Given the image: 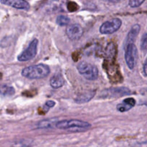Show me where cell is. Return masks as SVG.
Segmentation results:
<instances>
[{
  "label": "cell",
  "instance_id": "1",
  "mask_svg": "<svg viewBox=\"0 0 147 147\" xmlns=\"http://www.w3.org/2000/svg\"><path fill=\"white\" fill-rule=\"evenodd\" d=\"M50 73V67L44 64H38L26 67L22 70V76L29 79H42Z\"/></svg>",
  "mask_w": 147,
  "mask_h": 147
},
{
  "label": "cell",
  "instance_id": "2",
  "mask_svg": "<svg viewBox=\"0 0 147 147\" xmlns=\"http://www.w3.org/2000/svg\"><path fill=\"white\" fill-rule=\"evenodd\" d=\"M56 128L63 130H67L71 132L85 131L91 127L90 123L83 121L73 119V120H63L57 121Z\"/></svg>",
  "mask_w": 147,
  "mask_h": 147
},
{
  "label": "cell",
  "instance_id": "3",
  "mask_svg": "<svg viewBox=\"0 0 147 147\" xmlns=\"http://www.w3.org/2000/svg\"><path fill=\"white\" fill-rule=\"evenodd\" d=\"M77 70L84 78L88 80H95L98 77V70L96 66L87 62H80L78 64Z\"/></svg>",
  "mask_w": 147,
  "mask_h": 147
},
{
  "label": "cell",
  "instance_id": "4",
  "mask_svg": "<svg viewBox=\"0 0 147 147\" xmlns=\"http://www.w3.org/2000/svg\"><path fill=\"white\" fill-rule=\"evenodd\" d=\"M131 94V91L126 87L111 88L102 91L100 98H119L124 96Z\"/></svg>",
  "mask_w": 147,
  "mask_h": 147
},
{
  "label": "cell",
  "instance_id": "5",
  "mask_svg": "<svg viewBox=\"0 0 147 147\" xmlns=\"http://www.w3.org/2000/svg\"><path fill=\"white\" fill-rule=\"evenodd\" d=\"M138 60V50L134 43L126 45L125 51V60L129 69L132 70L136 66Z\"/></svg>",
  "mask_w": 147,
  "mask_h": 147
},
{
  "label": "cell",
  "instance_id": "6",
  "mask_svg": "<svg viewBox=\"0 0 147 147\" xmlns=\"http://www.w3.org/2000/svg\"><path fill=\"white\" fill-rule=\"evenodd\" d=\"M37 46H38V40L34 39L30 43L27 49L18 56L17 60L20 62H25L32 60L37 55Z\"/></svg>",
  "mask_w": 147,
  "mask_h": 147
},
{
  "label": "cell",
  "instance_id": "7",
  "mask_svg": "<svg viewBox=\"0 0 147 147\" xmlns=\"http://www.w3.org/2000/svg\"><path fill=\"white\" fill-rule=\"evenodd\" d=\"M122 24V21L119 18H114L105 22L100 27V32L103 34H113L119 30Z\"/></svg>",
  "mask_w": 147,
  "mask_h": 147
},
{
  "label": "cell",
  "instance_id": "8",
  "mask_svg": "<svg viewBox=\"0 0 147 147\" xmlns=\"http://www.w3.org/2000/svg\"><path fill=\"white\" fill-rule=\"evenodd\" d=\"M65 32L70 40H78L83 36V29L80 24H73L67 26Z\"/></svg>",
  "mask_w": 147,
  "mask_h": 147
},
{
  "label": "cell",
  "instance_id": "9",
  "mask_svg": "<svg viewBox=\"0 0 147 147\" xmlns=\"http://www.w3.org/2000/svg\"><path fill=\"white\" fill-rule=\"evenodd\" d=\"M67 4V0H51L46 7V11L52 13L64 11Z\"/></svg>",
  "mask_w": 147,
  "mask_h": 147
},
{
  "label": "cell",
  "instance_id": "10",
  "mask_svg": "<svg viewBox=\"0 0 147 147\" xmlns=\"http://www.w3.org/2000/svg\"><path fill=\"white\" fill-rule=\"evenodd\" d=\"M1 3L18 9L28 10L30 8V4L26 0H1Z\"/></svg>",
  "mask_w": 147,
  "mask_h": 147
},
{
  "label": "cell",
  "instance_id": "11",
  "mask_svg": "<svg viewBox=\"0 0 147 147\" xmlns=\"http://www.w3.org/2000/svg\"><path fill=\"white\" fill-rule=\"evenodd\" d=\"M136 105V100L133 98H127L124 99L121 103H119L116 106L117 110L121 113L129 111Z\"/></svg>",
  "mask_w": 147,
  "mask_h": 147
},
{
  "label": "cell",
  "instance_id": "12",
  "mask_svg": "<svg viewBox=\"0 0 147 147\" xmlns=\"http://www.w3.org/2000/svg\"><path fill=\"white\" fill-rule=\"evenodd\" d=\"M96 94V90H89V91L84 92L83 93L79 94L75 99V102L78 104H82V103H88L90 101L92 98Z\"/></svg>",
  "mask_w": 147,
  "mask_h": 147
},
{
  "label": "cell",
  "instance_id": "13",
  "mask_svg": "<svg viewBox=\"0 0 147 147\" xmlns=\"http://www.w3.org/2000/svg\"><path fill=\"white\" fill-rule=\"evenodd\" d=\"M139 32H140V25L139 24H134L131 27L129 32L128 33L127 37H126V45H128L130 43L134 42Z\"/></svg>",
  "mask_w": 147,
  "mask_h": 147
},
{
  "label": "cell",
  "instance_id": "14",
  "mask_svg": "<svg viewBox=\"0 0 147 147\" xmlns=\"http://www.w3.org/2000/svg\"><path fill=\"white\" fill-rule=\"evenodd\" d=\"M50 84L52 88L55 89H57L61 88L64 84V78L63 76L60 73L55 74L53 77L50 78Z\"/></svg>",
  "mask_w": 147,
  "mask_h": 147
},
{
  "label": "cell",
  "instance_id": "15",
  "mask_svg": "<svg viewBox=\"0 0 147 147\" xmlns=\"http://www.w3.org/2000/svg\"><path fill=\"white\" fill-rule=\"evenodd\" d=\"M58 120L57 119H49L41 121L37 123V126L38 129H50L53 126H56V123Z\"/></svg>",
  "mask_w": 147,
  "mask_h": 147
},
{
  "label": "cell",
  "instance_id": "16",
  "mask_svg": "<svg viewBox=\"0 0 147 147\" xmlns=\"http://www.w3.org/2000/svg\"><path fill=\"white\" fill-rule=\"evenodd\" d=\"M33 143L32 139H23L17 140L11 144V147H29L31 146Z\"/></svg>",
  "mask_w": 147,
  "mask_h": 147
},
{
  "label": "cell",
  "instance_id": "17",
  "mask_svg": "<svg viewBox=\"0 0 147 147\" xmlns=\"http://www.w3.org/2000/svg\"><path fill=\"white\" fill-rule=\"evenodd\" d=\"M15 93L14 88L8 86L7 85H2L1 87V95L4 96H13Z\"/></svg>",
  "mask_w": 147,
  "mask_h": 147
},
{
  "label": "cell",
  "instance_id": "18",
  "mask_svg": "<svg viewBox=\"0 0 147 147\" xmlns=\"http://www.w3.org/2000/svg\"><path fill=\"white\" fill-rule=\"evenodd\" d=\"M70 22V18L64 15H60L56 18V23L60 26L68 25Z\"/></svg>",
  "mask_w": 147,
  "mask_h": 147
},
{
  "label": "cell",
  "instance_id": "19",
  "mask_svg": "<svg viewBox=\"0 0 147 147\" xmlns=\"http://www.w3.org/2000/svg\"><path fill=\"white\" fill-rule=\"evenodd\" d=\"M141 50L144 53H147V33L143 34L141 40Z\"/></svg>",
  "mask_w": 147,
  "mask_h": 147
},
{
  "label": "cell",
  "instance_id": "20",
  "mask_svg": "<svg viewBox=\"0 0 147 147\" xmlns=\"http://www.w3.org/2000/svg\"><path fill=\"white\" fill-rule=\"evenodd\" d=\"M144 1L145 0H129V4L132 8H136L140 7Z\"/></svg>",
  "mask_w": 147,
  "mask_h": 147
},
{
  "label": "cell",
  "instance_id": "21",
  "mask_svg": "<svg viewBox=\"0 0 147 147\" xmlns=\"http://www.w3.org/2000/svg\"><path fill=\"white\" fill-rule=\"evenodd\" d=\"M45 105L49 108H53V106H55V102L54 100H47L45 103Z\"/></svg>",
  "mask_w": 147,
  "mask_h": 147
},
{
  "label": "cell",
  "instance_id": "22",
  "mask_svg": "<svg viewBox=\"0 0 147 147\" xmlns=\"http://www.w3.org/2000/svg\"><path fill=\"white\" fill-rule=\"evenodd\" d=\"M143 70H144V73L146 76H147V59L145 62L144 65V67H143Z\"/></svg>",
  "mask_w": 147,
  "mask_h": 147
},
{
  "label": "cell",
  "instance_id": "23",
  "mask_svg": "<svg viewBox=\"0 0 147 147\" xmlns=\"http://www.w3.org/2000/svg\"><path fill=\"white\" fill-rule=\"evenodd\" d=\"M103 1H107V2H111V3H116L118 1H121V0H103Z\"/></svg>",
  "mask_w": 147,
  "mask_h": 147
},
{
  "label": "cell",
  "instance_id": "24",
  "mask_svg": "<svg viewBox=\"0 0 147 147\" xmlns=\"http://www.w3.org/2000/svg\"><path fill=\"white\" fill-rule=\"evenodd\" d=\"M143 104H144V106H147V100H146V101H145V102H144V103H143Z\"/></svg>",
  "mask_w": 147,
  "mask_h": 147
}]
</instances>
